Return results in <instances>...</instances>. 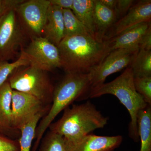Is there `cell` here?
Segmentation results:
<instances>
[{"instance_id":"1","label":"cell","mask_w":151,"mask_h":151,"mask_svg":"<svg viewBox=\"0 0 151 151\" xmlns=\"http://www.w3.org/2000/svg\"><path fill=\"white\" fill-rule=\"evenodd\" d=\"M57 47L65 73L88 74L112 51L109 40L98 41L89 34L65 37Z\"/></svg>"},{"instance_id":"2","label":"cell","mask_w":151,"mask_h":151,"mask_svg":"<svg viewBox=\"0 0 151 151\" xmlns=\"http://www.w3.org/2000/svg\"><path fill=\"white\" fill-rule=\"evenodd\" d=\"M91 90L89 73H65L54 86L50 108L37 127L32 151L37 150L45 132L57 116L74 101L89 98Z\"/></svg>"},{"instance_id":"3","label":"cell","mask_w":151,"mask_h":151,"mask_svg":"<svg viewBox=\"0 0 151 151\" xmlns=\"http://www.w3.org/2000/svg\"><path fill=\"white\" fill-rule=\"evenodd\" d=\"M63 111L62 117L49 128L63 137L67 144L74 142L108 124V118L89 100L81 105H73Z\"/></svg>"},{"instance_id":"4","label":"cell","mask_w":151,"mask_h":151,"mask_svg":"<svg viewBox=\"0 0 151 151\" xmlns=\"http://www.w3.org/2000/svg\"><path fill=\"white\" fill-rule=\"evenodd\" d=\"M107 94H112L117 97L127 108L131 117L129 134L133 140L138 142L139 140L138 114L149 105L135 89L134 75L131 68H126L123 73L113 81L104 83L91 89L89 98H96Z\"/></svg>"},{"instance_id":"5","label":"cell","mask_w":151,"mask_h":151,"mask_svg":"<svg viewBox=\"0 0 151 151\" xmlns=\"http://www.w3.org/2000/svg\"><path fill=\"white\" fill-rule=\"evenodd\" d=\"M8 80L13 90L30 94L45 105H51L54 86L47 71L31 65L23 66Z\"/></svg>"},{"instance_id":"6","label":"cell","mask_w":151,"mask_h":151,"mask_svg":"<svg viewBox=\"0 0 151 151\" xmlns=\"http://www.w3.org/2000/svg\"><path fill=\"white\" fill-rule=\"evenodd\" d=\"M25 36L16 9L7 11L0 18V60L14 58L18 49L23 47Z\"/></svg>"},{"instance_id":"7","label":"cell","mask_w":151,"mask_h":151,"mask_svg":"<svg viewBox=\"0 0 151 151\" xmlns=\"http://www.w3.org/2000/svg\"><path fill=\"white\" fill-rule=\"evenodd\" d=\"M49 0L24 1L16 9L19 22L25 34L31 39L42 37Z\"/></svg>"},{"instance_id":"8","label":"cell","mask_w":151,"mask_h":151,"mask_svg":"<svg viewBox=\"0 0 151 151\" xmlns=\"http://www.w3.org/2000/svg\"><path fill=\"white\" fill-rule=\"evenodd\" d=\"M21 51L30 65L47 72L61 68L58 48L43 37L31 39L28 45L23 47Z\"/></svg>"},{"instance_id":"9","label":"cell","mask_w":151,"mask_h":151,"mask_svg":"<svg viewBox=\"0 0 151 151\" xmlns=\"http://www.w3.org/2000/svg\"><path fill=\"white\" fill-rule=\"evenodd\" d=\"M139 50L135 47L116 49L111 51L89 73L91 89L104 84L109 76L129 67Z\"/></svg>"},{"instance_id":"10","label":"cell","mask_w":151,"mask_h":151,"mask_svg":"<svg viewBox=\"0 0 151 151\" xmlns=\"http://www.w3.org/2000/svg\"><path fill=\"white\" fill-rule=\"evenodd\" d=\"M50 105H45L30 94L13 90L11 128L20 131L34 116Z\"/></svg>"},{"instance_id":"11","label":"cell","mask_w":151,"mask_h":151,"mask_svg":"<svg viewBox=\"0 0 151 151\" xmlns=\"http://www.w3.org/2000/svg\"><path fill=\"white\" fill-rule=\"evenodd\" d=\"M151 0L138 1L124 16L112 26L105 35L103 40H108L142 23L151 22Z\"/></svg>"},{"instance_id":"12","label":"cell","mask_w":151,"mask_h":151,"mask_svg":"<svg viewBox=\"0 0 151 151\" xmlns=\"http://www.w3.org/2000/svg\"><path fill=\"white\" fill-rule=\"evenodd\" d=\"M123 139L121 135L100 136L90 134L74 142H65V148L66 151H114Z\"/></svg>"},{"instance_id":"13","label":"cell","mask_w":151,"mask_h":151,"mask_svg":"<svg viewBox=\"0 0 151 151\" xmlns=\"http://www.w3.org/2000/svg\"><path fill=\"white\" fill-rule=\"evenodd\" d=\"M42 37L57 47L65 37L62 9L50 4Z\"/></svg>"},{"instance_id":"14","label":"cell","mask_w":151,"mask_h":151,"mask_svg":"<svg viewBox=\"0 0 151 151\" xmlns=\"http://www.w3.org/2000/svg\"><path fill=\"white\" fill-rule=\"evenodd\" d=\"M151 27V22L142 23L108 40L111 51L119 48H139L143 35Z\"/></svg>"},{"instance_id":"15","label":"cell","mask_w":151,"mask_h":151,"mask_svg":"<svg viewBox=\"0 0 151 151\" xmlns=\"http://www.w3.org/2000/svg\"><path fill=\"white\" fill-rule=\"evenodd\" d=\"M116 21L114 10L103 5L99 0H94V36L97 40L103 41L105 35Z\"/></svg>"},{"instance_id":"16","label":"cell","mask_w":151,"mask_h":151,"mask_svg":"<svg viewBox=\"0 0 151 151\" xmlns=\"http://www.w3.org/2000/svg\"><path fill=\"white\" fill-rule=\"evenodd\" d=\"M94 0H73L71 10L94 37Z\"/></svg>"},{"instance_id":"17","label":"cell","mask_w":151,"mask_h":151,"mask_svg":"<svg viewBox=\"0 0 151 151\" xmlns=\"http://www.w3.org/2000/svg\"><path fill=\"white\" fill-rule=\"evenodd\" d=\"M50 106H49L43 111L34 116L20 130L21 135L19 138L20 151H31L32 145L35 137L36 129L40 119L47 113Z\"/></svg>"},{"instance_id":"18","label":"cell","mask_w":151,"mask_h":151,"mask_svg":"<svg viewBox=\"0 0 151 151\" xmlns=\"http://www.w3.org/2000/svg\"><path fill=\"white\" fill-rule=\"evenodd\" d=\"M138 134L141 141L140 151H151V106L148 105L138 115Z\"/></svg>"},{"instance_id":"19","label":"cell","mask_w":151,"mask_h":151,"mask_svg":"<svg viewBox=\"0 0 151 151\" xmlns=\"http://www.w3.org/2000/svg\"><path fill=\"white\" fill-rule=\"evenodd\" d=\"M12 92L8 80L0 86V125L8 129L12 128L11 123Z\"/></svg>"},{"instance_id":"20","label":"cell","mask_w":151,"mask_h":151,"mask_svg":"<svg viewBox=\"0 0 151 151\" xmlns=\"http://www.w3.org/2000/svg\"><path fill=\"white\" fill-rule=\"evenodd\" d=\"M129 67L134 77L151 76V50H139Z\"/></svg>"},{"instance_id":"21","label":"cell","mask_w":151,"mask_h":151,"mask_svg":"<svg viewBox=\"0 0 151 151\" xmlns=\"http://www.w3.org/2000/svg\"><path fill=\"white\" fill-rule=\"evenodd\" d=\"M63 12L65 37L77 35H90L87 28L76 18L71 10L63 9Z\"/></svg>"},{"instance_id":"22","label":"cell","mask_w":151,"mask_h":151,"mask_svg":"<svg viewBox=\"0 0 151 151\" xmlns=\"http://www.w3.org/2000/svg\"><path fill=\"white\" fill-rule=\"evenodd\" d=\"M39 147V151H66L63 137L50 131L43 137Z\"/></svg>"},{"instance_id":"23","label":"cell","mask_w":151,"mask_h":151,"mask_svg":"<svg viewBox=\"0 0 151 151\" xmlns=\"http://www.w3.org/2000/svg\"><path fill=\"white\" fill-rule=\"evenodd\" d=\"M28 65H29L28 60L22 53L16 60L11 63L6 60H0V86L8 80L9 76H10L17 69Z\"/></svg>"},{"instance_id":"24","label":"cell","mask_w":151,"mask_h":151,"mask_svg":"<svg viewBox=\"0 0 151 151\" xmlns=\"http://www.w3.org/2000/svg\"><path fill=\"white\" fill-rule=\"evenodd\" d=\"M134 84L136 91L151 106V76L134 77Z\"/></svg>"},{"instance_id":"25","label":"cell","mask_w":151,"mask_h":151,"mask_svg":"<svg viewBox=\"0 0 151 151\" xmlns=\"http://www.w3.org/2000/svg\"><path fill=\"white\" fill-rule=\"evenodd\" d=\"M133 0H117L114 11L117 21L122 18L127 13L131 8L136 2Z\"/></svg>"},{"instance_id":"26","label":"cell","mask_w":151,"mask_h":151,"mask_svg":"<svg viewBox=\"0 0 151 151\" xmlns=\"http://www.w3.org/2000/svg\"><path fill=\"white\" fill-rule=\"evenodd\" d=\"M0 151H20L18 140L0 134Z\"/></svg>"},{"instance_id":"27","label":"cell","mask_w":151,"mask_h":151,"mask_svg":"<svg viewBox=\"0 0 151 151\" xmlns=\"http://www.w3.org/2000/svg\"><path fill=\"white\" fill-rule=\"evenodd\" d=\"M24 0H0V18L7 11L17 7Z\"/></svg>"},{"instance_id":"28","label":"cell","mask_w":151,"mask_h":151,"mask_svg":"<svg viewBox=\"0 0 151 151\" xmlns=\"http://www.w3.org/2000/svg\"><path fill=\"white\" fill-rule=\"evenodd\" d=\"M139 50H151V27L145 34L139 44Z\"/></svg>"},{"instance_id":"29","label":"cell","mask_w":151,"mask_h":151,"mask_svg":"<svg viewBox=\"0 0 151 151\" xmlns=\"http://www.w3.org/2000/svg\"><path fill=\"white\" fill-rule=\"evenodd\" d=\"M50 4L59 7L63 9L72 10L73 0H49Z\"/></svg>"},{"instance_id":"30","label":"cell","mask_w":151,"mask_h":151,"mask_svg":"<svg viewBox=\"0 0 151 151\" xmlns=\"http://www.w3.org/2000/svg\"><path fill=\"white\" fill-rule=\"evenodd\" d=\"M0 133L6 135L8 137L13 139H17L19 138L21 135L20 131L15 129H8L0 125Z\"/></svg>"},{"instance_id":"31","label":"cell","mask_w":151,"mask_h":151,"mask_svg":"<svg viewBox=\"0 0 151 151\" xmlns=\"http://www.w3.org/2000/svg\"><path fill=\"white\" fill-rule=\"evenodd\" d=\"M100 3L106 7L114 10L117 0H99Z\"/></svg>"}]
</instances>
